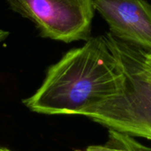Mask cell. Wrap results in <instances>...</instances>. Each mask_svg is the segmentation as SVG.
<instances>
[{"mask_svg": "<svg viewBox=\"0 0 151 151\" xmlns=\"http://www.w3.org/2000/svg\"><path fill=\"white\" fill-rule=\"evenodd\" d=\"M126 83L124 66L105 35L91 36L50 65L40 88L23 104L36 113L80 116L120 95Z\"/></svg>", "mask_w": 151, "mask_h": 151, "instance_id": "6da1fadb", "label": "cell"}, {"mask_svg": "<svg viewBox=\"0 0 151 151\" xmlns=\"http://www.w3.org/2000/svg\"><path fill=\"white\" fill-rule=\"evenodd\" d=\"M105 37L124 66L126 87L120 95L89 107L80 116L109 130L151 141V76L143 64V50L110 32Z\"/></svg>", "mask_w": 151, "mask_h": 151, "instance_id": "7a4b0ae2", "label": "cell"}, {"mask_svg": "<svg viewBox=\"0 0 151 151\" xmlns=\"http://www.w3.org/2000/svg\"><path fill=\"white\" fill-rule=\"evenodd\" d=\"M30 20L42 38L71 43L91 35L94 0H4Z\"/></svg>", "mask_w": 151, "mask_h": 151, "instance_id": "3957f363", "label": "cell"}, {"mask_svg": "<svg viewBox=\"0 0 151 151\" xmlns=\"http://www.w3.org/2000/svg\"><path fill=\"white\" fill-rule=\"evenodd\" d=\"M95 10L121 41L151 52V4L145 0H94Z\"/></svg>", "mask_w": 151, "mask_h": 151, "instance_id": "277c9868", "label": "cell"}, {"mask_svg": "<svg viewBox=\"0 0 151 151\" xmlns=\"http://www.w3.org/2000/svg\"><path fill=\"white\" fill-rule=\"evenodd\" d=\"M75 151H151V149L141 145L133 136L114 130H109V140L104 145H91L85 150Z\"/></svg>", "mask_w": 151, "mask_h": 151, "instance_id": "5b68a950", "label": "cell"}, {"mask_svg": "<svg viewBox=\"0 0 151 151\" xmlns=\"http://www.w3.org/2000/svg\"><path fill=\"white\" fill-rule=\"evenodd\" d=\"M142 60L145 68L151 76V52H148L143 50L142 51Z\"/></svg>", "mask_w": 151, "mask_h": 151, "instance_id": "8992f818", "label": "cell"}, {"mask_svg": "<svg viewBox=\"0 0 151 151\" xmlns=\"http://www.w3.org/2000/svg\"><path fill=\"white\" fill-rule=\"evenodd\" d=\"M9 35H10V33L8 31L0 29V42H2L3 41H4L9 36Z\"/></svg>", "mask_w": 151, "mask_h": 151, "instance_id": "52a82bcc", "label": "cell"}, {"mask_svg": "<svg viewBox=\"0 0 151 151\" xmlns=\"http://www.w3.org/2000/svg\"><path fill=\"white\" fill-rule=\"evenodd\" d=\"M0 151H12V150H9V149H7V148L0 147Z\"/></svg>", "mask_w": 151, "mask_h": 151, "instance_id": "ba28073f", "label": "cell"}]
</instances>
